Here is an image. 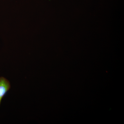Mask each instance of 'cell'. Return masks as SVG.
Segmentation results:
<instances>
[{"label": "cell", "instance_id": "obj_1", "mask_svg": "<svg viewBox=\"0 0 124 124\" xmlns=\"http://www.w3.org/2000/svg\"><path fill=\"white\" fill-rule=\"evenodd\" d=\"M10 88L11 85L8 80L3 77H0V106L2 99Z\"/></svg>", "mask_w": 124, "mask_h": 124}]
</instances>
